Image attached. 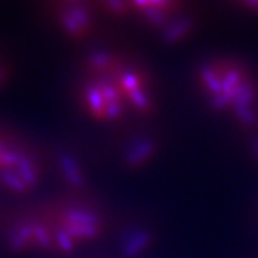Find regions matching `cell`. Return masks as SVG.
Listing matches in <instances>:
<instances>
[{"instance_id": "obj_7", "label": "cell", "mask_w": 258, "mask_h": 258, "mask_svg": "<svg viewBox=\"0 0 258 258\" xmlns=\"http://www.w3.org/2000/svg\"><path fill=\"white\" fill-rule=\"evenodd\" d=\"M162 148L161 135L146 125V121H132L119 126L113 143V157L119 166L128 171L149 167Z\"/></svg>"}, {"instance_id": "obj_8", "label": "cell", "mask_w": 258, "mask_h": 258, "mask_svg": "<svg viewBox=\"0 0 258 258\" xmlns=\"http://www.w3.org/2000/svg\"><path fill=\"white\" fill-rule=\"evenodd\" d=\"M49 173H54L64 192L90 195L89 162L75 148L58 146L48 150Z\"/></svg>"}, {"instance_id": "obj_6", "label": "cell", "mask_w": 258, "mask_h": 258, "mask_svg": "<svg viewBox=\"0 0 258 258\" xmlns=\"http://www.w3.org/2000/svg\"><path fill=\"white\" fill-rule=\"evenodd\" d=\"M41 14L58 33L75 44H86L98 37L103 16L95 2L55 0L41 4Z\"/></svg>"}, {"instance_id": "obj_3", "label": "cell", "mask_w": 258, "mask_h": 258, "mask_svg": "<svg viewBox=\"0 0 258 258\" xmlns=\"http://www.w3.org/2000/svg\"><path fill=\"white\" fill-rule=\"evenodd\" d=\"M49 174L48 152L33 137L0 119V192L25 199Z\"/></svg>"}, {"instance_id": "obj_10", "label": "cell", "mask_w": 258, "mask_h": 258, "mask_svg": "<svg viewBox=\"0 0 258 258\" xmlns=\"http://www.w3.org/2000/svg\"><path fill=\"white\" fill-rule=\"evenodd\" d=\"M17 73V62L7 45L0 42V94L14 82Z\"/></svg>"}, {"instance_id": "obj_5", "label": "cell", "mask_w": 258, "mask_h": 258, "mask_svg": "<svg viewBox=\"0 0 258 258\" xmlns=\"http://www.w3.org/2000/svg\"><path fill=\"white\" fill-rule=\"evenodd\" d=\"M73 99L79 113L99 125L119 128L136 121L117 82L99 70L77 66Z\"/></svg>"}, {"instance_id": "obj_2", "label": "cell", "mask_w": 258, "mask_h": 258, "mask_svg": "<svg viewBox=\"0 0 258 258\" xmlns=\"http://www.w3.org/2000/svg\"><path fill=\"white\" fill-rule=\"evenodd\" d=\"M192 85L212 113L242 131L258 125V81L242 61L225 54L204 57L194 66Z\"/></svg>"}, {"instance_id": "obj_1", "label": "cell", "mask_w": 258, "mask_h": 258, "mask_svg": "<svg viewBox=\"0 0 258 258\" xmlns=\"http://www.w3.org/2000/svg\"><path fill=\"white\" fill-rule=\"evenodd\" d=\"M112 219L96 198L61 192L0 210V249L11 257H66L104 240Z\"/></svg>"}, {"instance_id": "obj_9", "label": "cell", "mask_w": 258, "mask_h": 258, "mask_svg": "<svg viewBox=\"0 0 258 258\" xmlns=\"http://www.w3.org/2000/svg\"><path fill=\"white\" fill-rule=\"evenodd\" d=\"M119 242V253L122 257L140 258L152 249L156 242V232L144 223L129 225L120 234Z\"/></svg>"}, {"instance_id": "obj_4", "label": "cell", "mask_w": 258, "mask_h": 258, "mask_svg": "<svg viewBox=\"0 0 258 258\" xmlns=\"http://www.w3.org/2000/svg\"><path fill=\"white\" fill-rule=\"evenodd\" d=\"M108 74L121 87L133 119L148 121L158 112L160 90L150 68L136 55L116 48H96L87 51L79 63Z\"/></svg>"}, {"instance_id": "obj_12", "label": "cell", "mask_w": 258, "mask_h": 258, "mask_svg": "<svg viewBox=\"0 0 258 258\" xmlns=\"http://www.w3.org/2000/svg\"><path fill=\"white\" fill-rule=\"evenodd\" d=\"M250 153H251V158H253L255 162H258V137L253 141V144H251Z\"/></svg>"}, {"instance_id": "obj_11", "label": "cell", "mask_w": 258, "mask_h": 258, "mask_svg": "<svg viewBox=\"0 0 258 258\" xmlns=\"http://www.w3.org/2000/svg\"><path fill=\"white\" fill-rule=\"evenodd\" d=\"M95 6L103 17L115 20H125L132 17L131 2H95Z\"/></svg>"}]
</instances>
